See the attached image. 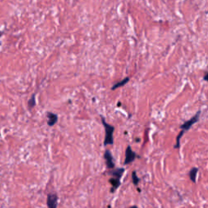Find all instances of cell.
Segmentation results:
<instances>
[{"label": "cell", "instance_id": "1", "mask_svg": "<svg viewBox=\"0 0 208 208\" xmlns=\"http://www.w3.org/2000/svg\"><path fill=\"white\" fill-rule=\"evenodd\" d=\"M102 119V123H103L104 129H105V139L103 141V145L104 146H107V145H112L114 142V139H113V133L115 130V128L113 127L112 125H109L106 122L104 117L101 116Z\"/></svg>", "mask_w": 208, "mask_h": 208}, {"label": "cell", "instance_id": "2", "mask_svg": "<svg viewBox=\"0 0 208 208\" xmlns=\"http://www.w3.org/2000/svg\"><path fill=\"white\" fill-rule=\"evenodd\" d=\"M200 114H201V111H198V112L195 114V115L193 116L190 120L185 121L183 125H180V129H181V130H182L183 132H185V131L189 130V129H190L194 124L197 123L198 121L199 117H200Z\"/></svg>", "mask_w": 208, "mask_h": 208}, {"label": "cell", "instance_id": "3", "mask_svg": "<svg viewBox=\"0 0 208 208\" xmlns=\"http://www.w3.org/2000/svg\"><path fill=\"white\" fill-rule=\"evenodd\" d=\"M136 158H137V154L134 151H133L130 146H129L127 149H126V151H125V159L124 163L125 164H129L130 163L133 162Z\"/></svg>", "mask_w": 208, "mask_h": 208}, {"label": "cell", "instance_id": "4", "mask_svg": "<svg viewBox=\"0 0 208 208\" xmlns=\"http://www.w3.org/2000/svg\"><path fill=\"white\" fill-rule=\"evenodd\" d=\"M58 195L54 193L48 194L46 204L48 208H57L58 206Z\"/></svg>", "mask_w": 208, "mask_h": 208}, {"label": "cell", "instance_id": "5", "mask_svg": "<svg viewBox=\"0 0 208 208\" xmlns=\"http://www.w3.org/2000/svg\"><path fill=\"white\" fill-rule=\"evenodd\" d=\"M104 159L106 160V165L108 169H113L115 168V163H114V159L111 155V151L107 150L104 153Z\"/></svg>", "mask_w": 208, "mask_h": 208}, {"label": "cell", "instance_id": "6", "mask_svg": "<svg viewBox=\"0 0 208 208\" xmlns=\"http://www.w3.org/2000/svg\"><path fill=\"white\" fill-rule=\"evenodd\" d=\"M47 125L51 127L54 126L57 123L58 121V115L56 114H54L52 112H47Z\"/></svg>", "mask_w": 208, "mask_h": 208}, {"label": "cell", "instance_id": "7", "mask_svg": "<svg viewBox=\"0 0 208 208\" xmlns=\"http://www.w3.org/2000/svg\"><path fill=\"white\" fill-rule=\"evenodd\" d=\"M109 183L111 184V185H112V188H111V193L115 192L117 189L119 188L120 185V180L119 179L114 178V177L110 179Z\"/></svg>", "mask_w": 208, "mask_h": 208}, {"label": "cell", "instance_id": "8", "mask_svg": "<svg viewBox=\"0 0 208 208\" xmlns=\"http://www.w3.org/2000/svg\"><path fill=\"white\" fill-rule=\"evenodd\" d=\"M125 173V169L122 168H117V169H115V170H112L111 171V176H114V178H116V179H119V180H120V178L122 177V176H123V173Z\"/></svg>", "mask_w": 208, "mask_h": 208}, {"label": "cell", "instance_id": "9", "mask_svg": "<svg viewBox=\"0 0 208 208\" xmlns=\"http://www.w3.org/2000/svg\"><path fill=\"white\" fill-rule=\"evenodd\" d=\"M198 172V168H193L189 171V179L192 180V182L194 183L196 182Z\"/></svg>", "mask_w": 208, "mask_h": 208}, {"label": "cell", "instance_id": "10", "mask_svg": "<svg viewBox=\"0 0 208 208\" xmlns=\"http://www.w3.org/2000/svg\"><path fill=\"white\" fill-rule=\"evenodd\" d=\"M129 81V77L125 78L124 80L119 81V82H117V83H115V85H113L112 88H111V90H115V89H118V88L122 87V86H124L125 85H126V84H127Z\"/></svg>", "mask_w": 208, "mask_h": 208}, {"label": "cell", "instance_id": "11", "mask_svg": "<svg viewBox=\"0 0 208 208\" xmlns=\"http://www.w3.org/2000/svg\"><path fill=\"white\" fill-rule=\"evenodd\" d=\"M36 105V99H35V94H33L32 97L30 98L28 102V107L29 109H32L33 107H35Z\"/></svg>", "mask_w": 208, "mask_h": 208}, {"label": "cell", "instance_id": "12", "mask_svg": "<svg viewBox=\"0 0 208 208\" xmlns=\"http://www.w3.org/2000/svg\"><path fill=\"white\" fill-rule=\"evenodd\" d=\"M184 133V132H183V131L181 130L180 132V133L178 134V136L176 137V145L174 146V148H176V149L180 148V138H181V137H182Z\"/></svg>", "mask_w": 208, "mask_h": 208}, {"label": "cell", "instance_id": "13", "mask_svg": "<svg viewBox=\"0 0 208 208\" xmlns=\"http://www.w3.org/2000/svg\"><path fill=\"white\" fill-rule=\"evenodd\" d=\"M132 180H133V183L135 184V185H137L140 181V179L137 177V174H136V172H133L132 173Z\"/></svg>", "mask_w": 208, "mask_h": 208}, {"label": "cell", "instance_id": "14", "mask_svg": "<svg viewBox=\"0 0 208 208\" xmlns=\"http://www.w3.org/2000/svg\"><path fill=\"white\" fill-rule=\"evenodd\" d=\"M129 208H138V207H137V206H130Z\"/></svg>", "mask_w": 208, "mask_h": 208}, {"label": "cell", "instance_id": "15", "mask_svg": "<svg viewBox=\"0 0 208 208\" xmlns=\"http://www.w3.org/2000/svg\"><path fill=\"white\" fill-rule=\"evenodd\" d=\"M206 76H207V72H206V74H205V77H204L205 81H206Z\"/></svg>", "mask_w": 208, "mask_h": 208}]
</instances>
